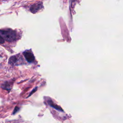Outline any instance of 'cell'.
I'll return each mask as SVG.
<instances>
[{
    "label": "cell",
    "instance_id": "3957f363",
    "mask_svg": "<svg viewBox=\"0 0 123 123\" xmlns=\"http://www.w3.org/2000/svg\"><path fill=\"white\" fill-rule=\"evenodd\" d=\"M24 55L28 62H32L34 61L35 57L32 53L28 51H25L24 52Z\"/></svg>",
    "mask_w": 123,
    "mask_h": 123
},
{
    "label": "cell",
    "instance_id": "6da1fadb",
    "mask_svg": "<svg viewBox=\"0 0 123 123\" xmlns=\"http://www.w3.org/2000/svg\"><path fill=\"white\" fill-rule=\"evenodd\" d=\"M0 34H1L4 39L9 42L14 41L16 37V32L11 29L0 30Z\"/></svg>",
    "mask_w": 123,
    "mask_h": 123
},
{
    "label": "cell",
    "instance_id": "277c9868",
    "mask_svg": "<svg viewBox=\"0 0 123 123\" xmlns=\"http://www.w3.org/2000/svg\"><path fill=\"white\" fill-rule=\"evenodd\" d=\"M49 104L52 107H53V108L57 110L58 111H63V110L61 109V108L59 106H58L57 105H54V103L52 102V101H49Z\"/></svg>",
    "mask_w": 123,
    "mask_h": 123
},
{
    "label": "cell",
    "instance_id": "9c48e42d",
    "mask_svg": "<svg viewBox=\"0 0 123 123\" xmlns=\"http://www.w3.org/2000/svg\"><path fill=\"white\" fill-rule=\"evenodd\" d=\"M37 87H36V88H35L33 91H31V93H30V94L29 95L28 97H30V96L32 94H33V93H34V92H35L37 90Z\"/></svg>",
    "mask_w": 123,
    "mask_h": 123
},
{
    "label": "cell",
    "instance_id": "7a4b0ae2",
    "mask_svg": "<svg viewBox=\"0 0 123 123\" xmlns=\"http://www.w3.org/2000/svg\"><path fill=\"white\" fill-rule=\"evenodd\" d=\"M43 8L42 2H38L32 5L30 8V11L31 12L35 13Z\"/></svg>",
    "mask_w": 123,
    "mask_h": 123
},
{
    "label": "cell",
    "instance_id": "ba28073f",
    "mask_svg": "<svg viewBox=\"0 0 123 123\" xmlns=\"http://www.w3.org/2000/svg\"><path fill=\"white\" fill-rule=\"evenodd\" d=\"M19 110V108L18 107H16L14 108V110H13V112L12 114H15Z\"/></svg>",
    "mask_w": 123,
    "mask_h": 123
},
{
    "label": "cell",
    "instance_id": "8992f818",
    "mask_svg": "<svg viewBox=\"0 0 123 123\" xmlns=\"http://www.w3.org/2000/svg\"><path fill=\"white\" fill-rule=\"evenodd\" d=\"M17 57H16V56H12L9 59V63L11 64H15L17 62Z\"/></svg>",
    "mask_w": 123,
    "mask_h": 123
},
{
    "label": "cell",
    "instance_id": "5b68a950",
    "mask_svg": "<svg viewBox=\"0 0 123 123\" xmlns=\"http://www.w3.org/2000/svg\"><path fill=\"white\" fill-rule=\"evenodd\" d=\"M1 87L4 89H6V90H8L9 91L11 89L10 83H8V82H5L4 84H2V85L1 86Z\"/></svg>",
    "mask_w": 123,
    "mask_h": 123
},
{
    "label": "cell",
    "instance_id": "52a82bcc",
    "mask_svg": "<svg viewBox=\"0 0 123 123\" xmlns=\"http://www.w3.org/2000/svg\"><path fill=\"white\" fill-rule=\"evenodd\" d=\"M4 42V39L2 37V36L0 35V44H2Z\"/></svg>",
    "mask_w": 123,
    "mask_h": 123
}]
</instances>
